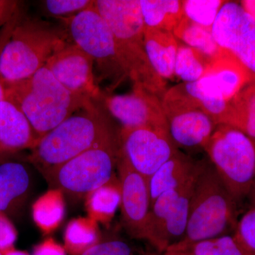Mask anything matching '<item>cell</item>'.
<instances>
[{
    "label": "cell",
    "mask_w": 255,
    "mask_h": 255,
    "mask_svg": "<svg viewBox=\"0 0 255 255\" xmlns=\"http://www.w3.org/2000/svg\"><path fill=\"white\" fill-rule=\"evenodd\" d=\"M30 184L29 174L22 164L6 162L0 165V214L24 195Z\"/></svg>",
    "instance_id": "22"
},
{
    "label": "cell",
    "mask_w": 255,
    "mask_h": 255,
    "mask_svg": "<svg viewBox=\"0 0 255 255\" xmlns=\"http://www.w3.org/2000/svg\"><path fill=\"white\" fill-rule=\"evenodd\" d=\"M64 210L61 191L52 189L33 204V220L44 233H50L59 226L63 219Z\"/></svg>",
    "instance_id": "27"
},
{
    "label": "cell",
    "mask_w": 255,
    "mask_h": 255,
    "mask_svg": "<svg viewBox=\"0 0 255 255\" xmlns=\"http://www.w3.org/2000/svg\"><path fill=\"white\" fill-rule=\"evenodd\" d=\"M225 125L241 130L255 144V83L245 87L230 102Z\"/></svg>",
    "instance_id": "21"
},
{
    "label": "cell",
    "mask_w": 255,
    "mask_h": 255,
    "mask_svg": "<svg viewBox=\"0 0 255 255\" xmlns=\"http://www.w3.org/2000/svg\"><path fill=\"white\" fill-rule=\"evenodd\" d=\"M68 38L65 28L23 14L0 55V80L11 85L29 78Z\"/></svg>",
    "instance_id": "4"
},
{
    "label": "cell",
    "mask_w": 255,
    "mask_h": 255,
    "mask_svg": "<svg viewBox=\"0 0 255 255\" xmlns=\"http://www.w3.org/2000/svg\"><path fill=\"white\" fill-rule=\"evenodd\" d=\"M145 27L173 33L184 17L180 0H140Z\"/></svg>",
    "instance_id": "20"
},
{
    "label": "cell",
    "mask_w": 255,
    "mask_h": 255,
    "mask_svg": "<svg viewBox=\"0 0 255 255\" xmlns=\"http://www.w3.org/2000/svg\"><path fill=\"white\" fill-rule=\"evenodd\" d=\"M169 135L178 149L204 150L217 126L184 92L180 84L162 96Z\"/></svg>",
    "instance_id": "10"
},
{
    "label": "cell",
    "mask_w": 255,
    "mask_h": 255,
    "mask_svg": "<svg viewBox=\"0 0 255 255\" xmlns=\"http://www.w3.org/2000/svg\"><path fill=\"white\" fill-rule=\"evenodd\" d=\"M240 4L255 20V0H244L241 1Z\"/></svg>",
    "instance_id": "38"
},
{
    "label": "cell",
    "mask_w": 255,
    "mask_h": 255,
    "mask_svg": "<svg viewBox=\"0 0 255 255\" xmlns=\"http://www.w3.org/2000/svg\"><path fill=\"white\" fill-rule=\"evenodd\" d=\"M117 169L124 227L132 238L145 240L151 204L148 179L134 170L121 154Z\"/></svg>",
    "instance_id": "14"
},
{
    "label": "cell",
    "mask_w": 255,
    "mask_h": 255,
    "mask_svg": "<svg viewBox=\"0 0 255 255\" xmlns=\"http://www.w3.org/2000/svg\"><path fill=\"white\" fill-rule=\"evenodd\" d=\"M8 94L26 115L38 140L95 102L69 91L45 66L29 78L9 85Z\"/></svg>",
    "instance_id": "3"
},
{
    "label": "cell",
    "mask_w": 255,
    "mask_h": 255,
    "mask_svg": "<svg viewBox=\"0 0 255 255\" xmlns=\"http://www.w3.org/2000/svg\"><path fill=\"white\" fill-rule=\"evenodd\" d=\"M180 85L184 92L203 112L211 117L216 126L226 124L229 112L230 102L218 100L206 95L198 88L195 82Z\"/></svg>",
    "instance_id": "29"
},
{
    "label": "cell",
    "mask_w": 255,
    "mask_h": 255,
    "mask_svg": "<svg viewBox=\"0 0 255 255\" xmlns=\"http://www.w3.org/2000/svg\"><path fill=\"white\" fill-rule=\"evenodd\" d=\"M233 236L247 255H255V208L238 220Z\"/></svg>",
    "instance_id": "32"
},
{
    "label": "cell",
    "mask_w": 255,
    "mask_h": 255,
    "mask_svg": "<svg viewBox=\"0 0 255 255\" xmlns=\"http://www.w3.org/2000/svg\"><path fill=\"white\" fill-rule=\"evenodd\" d=\"M119 132L93 102L40 138L28 159L46 174Z\"/></svg>",
    "instance_id": "2"
},
{
    "label": "cell",
    "mask_w": 255,
    "mask_h": 255,
    "mask_svg": "<svg viewBox=\"0 0 255 255\" xmlns=\"http://www.w3.org/2000/svg\"><path fill=\"white\" fill-rule=\"evenodd\" d=\"M65 249L70 255H80L99 243L96 221L89 219H77L69 223L65 232Z\"/></svg>",
    "instance_id": "28"
},
{
    "label": "cell",
    "mask_w": 255,
    "mask_h": 255,
    "mask_svg": "<svg viewBox=\"0 0 255 255\" xmlns=\"http://www.w3.org/2000/svg\"><path fill=\"white\" fill-rule=\"evenodd\" d=\"M211 61L201 52L179 42L174 76L184 83H194L204 76Z\"/></svg>",
    "instance_id": "26"
},
{
    "label": "cell",
    "mask_w": 255,
    "mask_h": 255,
    "mask_svg": "<svg viewBox=\"0 0 255 255\" xmlns=\"http://www.w3.org/2000/svg\"><path fill=\"white\" fill-rule=\"evenodd\" d=\"M23 14L24 13H23L22 7L20 6L9 22L6 23L4 26L0 28V55H1V52H2L5 45L9 41L11 33L14 31L15 26L17 24L18 21H19L20 18H21Z\"/></svg>",
    "instance_id": "36"
},
{
    "label": "cell",
    "mask_w": 255,
    "mask_h": 255,
    "mask_svg": "<svg viewBox=\"0 0 255 255\" xmlns=\"http://www.w3.org/2000/svg\"><path fill=\"white\" fill-rule=\"evenodd\" d=\"M1 253L4 255H29L27 253H24V252L16 251L14 248H11L9 251Z\"/></svg>",
    "instance_id": "41"
},
{
    "label": "cell",
    "mask_w": 255,
    "mask_h": 255,
    "mask_svg": "<svg viewBox=\"0 0 255 255\" xmlns=\"http://www.w3.org/2000/svg\"><path fill=\"white\" fill-rule=\"evenodd\" d=\"M20 6L18 1L0 0V28L9 22Z\"/></svg>",
    "instance_id": "37"
},
{
    "label": "cell",
    "mask_w": 255,
    "mask_h": 255,
    "mask_svg": "<svg viewBox=\"0 0 255 255\" xmlns=\"http://www.w3.org/2000/svg\"><path fill=\"white\" fill-rule=\"evenodd\" d=\"M33 255H66V251L54 240L48 238L35 247Z\"/></svg>",
    "instance_id": "35"
},
{
    "label": "cell",
    "mask_w": 255,
    "mask_h": 255,
    "mask_svg": "<svg viewBox=\"0 0 255 255\" xmlns=\"http://www.w3.org/2000/svg\"><path fill=\"white\" fill-rule=\"evenodd\" d=\"M173 33L184 44L201 52L211 60L217 58L223 51L215 41L211 29L202 27L184 16Z\"/></svg>",
    "instance_id": "24"
},
{
    "label": "cell",
    "mask_w": 255,
    "mask_h": 255,
    "mask_svg": "<svg viewBox=\"0 0 255 255\" xmlns=\"http://www.w3.org/2000/svg\"><path fill=\"white\" fill-rule=\"evenodd\" d=\"M213 36L220 48L234 55L255 83V20L239 3L226 1L217 15Z\"/></svg>",
    "instance_id": "12"
},
{
    "label": "cell",
    "mask_w": 255,
    "mask_h": 255,
    "mask_svg": "<svg viewBox=\"0 0 255 255\" xmlns=\"http://www.w3.org/2000/svg\"><path fill=\"white\" fill-rule=\"evenodd\" d=\"M195 84L206 95L230 102L243 89L252 84V79L241 62L223 49L210 63L204 76Z\"/></svg>",
    "instance_id": "16"
},
{
    "label": "cell",
    "mask_w": 255,
    "mask_h": 255,
    "mask_svg": "<svg viewBox=\"0 0 255 255\" xmlns=\"http://www.w3.org/2000/svg\"><path fill=\"white\" fill-rule=\"evenodd\" d=\"M8 84L4 83L0 80V102L6 98L8 93Z\"/></svg>",
    "instance_id": "40"
},
{
    "label": "cell",
    "mask_w": 255,
    "mask_h": 255,
    "mask_svg": "<svg viewBox=\"0 0 255 255\" xmlns=\"http://www.w3.org/2000/svg\"><path fill=\"white\" fill-rule=\"evenodd\" d=\"M248 199L251 204V208H255V177L248 194Z\"/></svg>",
    "instance_id": "39"
},
{
    "label": "cell",
    "mask_w": 255,
    "mask_h": 255,
    "mask_svg": "<svg viewBox=\"0 0 255 255\" xmlns=\"http://www.w3.org/2000/svg\"><path fill=\"white\" fill-rule=\"evenodd\" d=\"M238 205L209 159H201L185 235L178 243H193L229 235L237 226Z\"/></svg>",
    "instance_id": "5"
},
{
    "label": "cell",
    "mask_w": 255,
    "mask_h": 255,
    "mask_svg": "<svg viewBox=\"0 0 255 255\" xmlns=\"http://www.w3.org/2000/svg\"><path fill=\"white\" fill-rule=\"evenodd\" d=\"M38 141L29 121L7 93L0 102V153L31 150Z\"/></svg>",
    "instance_id": "17"
},
{
    "label": "cell",
    "mask_w": 255,
    "mask_h": 255,
    "mask_svg": "<svg viewBox=\"0 0 255 255\" xmlns=\"http://www.w3.org/2000/svg\"><path fill=\"white\" fill-rule=\"evenodd\" d=\"M63 21L72 42L93 59L97 84L107 80L110 82L109 89L113 90L128 78L117 53L113 33L94 5Z\"/></svg>",
    "instance_id": "8"
},
{
    "label": "cell",
    "mask_w": 255,
    "mask_h": 255,
    "mask_svg": "<svg viewBox=\"0 0 255 255\" xmlns=\"http://www.w3.org/2000/svg\"><path fill=\"white\" fill-rule=\"evenodd\" d=\"M92 0H46L41 3V9L51 17L67 19L93 6Z\"/></svg>",
    "instance_id": "31"
},
{
    "label": "cell",
    "mask_w": 255,
    "mask_h": 255,
    "mask_svg": "<svg viewBox=\"0 0 255 255\" xmlns=\"http://www.w3.org/2000/svg\"><path fill=\"white\" fill-rule=\"evenodd\" d=\"M0 255H4L2 254V253H1V252H0Z\"/></svg>",
    "instance_id": "44"
},
{
    "label": "cell",
    "mask_w": 255,
    "mask_h": 255,
    "mask_svg": "<svg viewBox=\"0 0 255 255\" xmlns=\"http://www.w3.org/2000/svg\"><path fill=\"white\" fill-rule=\"evenodd\" d=\"M16 229L3 214H0V252L4 253L14 248L16 240Z\"/></svg>",
    "instance_id": "34"
},
{
    "label": "cell",
    "mask_w": 255,
    "mask_h": 255,
    "mask_svg": "<svg viewBox=\"0 0 255 255\" xmlns=\"http://www.w3.org/2000/svg\"><path fill=\"white\" fill-rule=\"evenodd\" d=\"M80 255H135L132 248L122 240L99 242Z\"/></svg>",
    "instance_id": "33"
},
{
    "label": "cell",
    "mask_w": 255,
    "mask_h": 255,
    "mask_svg": "<svg viewBox=\"0 0 255 255\" xmlns=\"http://www.w3.org/2000/svg\"><path fill=\"white\" fill-rule=\"evenodd\" d=\"M223 0H185L182 1L184 16L193 22L211 29L223 4Z\"/></svg>",
    "instance_id": "30"
},
{
    "label": "cell",
    "mask_w": 255,
    "mask_h": 255,
    "mask_svg": "<svg viewBox=\"0 0 255 255\" xmlns=\"http://www.w3.org/2000/svg\"><path fill=\"white\" fill-rule=\"evenodd\" d=\"M142 255H147V253H146V254Z\"/></svg>",
    "instance_id": "45"
},
{
    "label": "cell",
    "mask_w": 255,
    "mask_h": 255,
    "mask_svg": "<svg viewBox=\"0 0 255 255\" xmlns=\"http://www.w3.org/2000/svg\"><path fill=\"white\" fill-rule=\"evenodd\" d=\"M198 161L178 150L148 179L151 204L166 191L188 180L195 172Z\"/></svg>",
    "instance_id": "19"
},
{
    "label": "cell",
    "mask_w": 255,
    "mask_h": 255,
    "mask_svg": "<svg viewBox=\"0 0 255 255\" xmlns=\"http://www.w3.org/2000/svg\"><path fill=\"white\" fill-rule=\"evenodd\" d=\"M45 67L69 91L93 101L100 99L102 92L96 82L94 60L73 42L55 52Z\"/></svg>",
    "instance_id": "15"
},
{
    "label": "cell",
    "mask_w": 255,
    "mask_h": 255,
    "mask_svg": "<svg viewBox=\"0 0 255 255\" xmlns=\"http://www.w3.org/2000/svg\"><path fill=\"white\" fill-rule=\"evenodd\" d=\"M200 160L195 172L185 182L166 191L150 206L145 241L160 253H164L185 235L191 196Z\"/></svg>",
    "instance_id": "9"
},
{
    "label": "cell",
    "mask_w": 255,
    "mask_h": 255,
    "mask_svg": "<svg viewBox=\"0 0 255 255\" xmlns=\"http://www.w3.org/2000/svg\"><path fill=\"white\" fill-rule=\"evenodd\" d=\"M147 255H157L155 254V253H147Z\"/></svg>",
    "instance_id": "43"
},
{
    "label": "cell",
    "mask_w": 255,
    "mask_h": 255,
    "mask_svg": "<svg viewBox=\"0 0 255 255\" xmlns=\"http://www.w3.org/2000/svg\"><path fill=\"white\" fill-rule=\"evenodd\" d=\"M204 151L238 204L248 198L255 177L254 142L236 128L221 124Z\"/></svg>",
    "instance_id": "6"
},
{
    "label": "cell",
    "mask_w": 255,
    "mask_h": 255,
    "mask_svg": "<svg viewBox=\"0 0 255 255\" xmlns=\"http://www.w3.org/2000/svg\"><path fill=\"white\" fill-rule=\"evenodd\" d=\"M94 6L110 26L119 58L133 85L162 99L167 91L166 82L146 53L140 0H97Z\"/></svg>",
    "instance_id": "1"
},
{
    "label": "cell",
    "mask_w": 255,
    "mask_h": 255,
    "mask_svg": "<svg viewBox=\"0 0 255 255\" xmlns=\"http://www.w3.org/2000/svg\"><path fill=\"white\" fill-rule=\"evenodd\" d=\"M163 255H188L182 252L177 251H172V250H167V251L164 252Z\"/></svg>",
    "instance_id": "42"
},
{
    "label": "cell",
    "mask_w": 255,
    "mask_h": 255,
    "mask_svg": "<svg viewBox=\"0 0 255 255\" xmlns=\"http://www.w3.org/2000/svg\"><path fill=\"white\" fill-rule=\"evenodd\" d=\"M120 154L119 132L45 174L53 189L87 196L114 179Z\"/></svg>",
    "instance_id": "7"
},
{
    "label": "cell",
    "mask_w": 255,
    "mask_h": 255,
    "mask_svg": "<svg viewBox=\"0 0 255 255\" xmlns=\"http://www.w3.org/2000/svg\"><path fill=\"white\" fill-rule=\"evenodd\" d=\"M167 250L182 252L188 255H247L233 235L193 243H177Z\"/></svg>",
    "instance_id": "25"
},
{
    "label": "cell",
    "mask_w": 255,
    "mask_h": 255,
    "mask_svg": "<svg viewBox=\"0 0 255 255\" xmlns=\"http://www.w3.org/2000/svg\"><path fill=\"white\" fill-rule=\"evenodd\" d=\"M119 140L121 155L147 179L179 150L169 131L151 127L122 128Z\"/></svg>",
    "instance_id": "11"
},
{
    "label": "cell",
    "mask_w": 255,
    "mask_h": 255,
    "mask_svg": "<svg viewBox=\"0 0 255 255\" xmlns=\"http://www.w3.org/2000/svg\"><path fill=\"white\" fill-rule=\"evenodd\" d=\"M144 44L152 68L161 78H174V65L179 41L172 32L145 27Z\"/></svg>",
    "instance_id": "18"
},
{
    "label": "cell",
    "mask_w": 255,
    "mask_h": 255,
    "mask_svg": "<svg viewBox=\"0 0 255 255\" xmlns=\"http://www.w3.org/2000/svg\"><path fill=\"white\" fill-rule=\"evenodd\" d=\"M120 205V183L115 177L87 196L90 218L96 222L108 223Z\"/></svg>",
    "instance_id": "23"
},
{
    "label": "cell",
    "mask_w": 255,
    "mask_h": 255,
    "mask_svg": "<svg viewBox=\"0 0 255 255\" xmlns=\"http://www.w3.org/2000/svg\"><path fill=\"white\" fill-rule=\"evenodd\" d=\"M99 100L122 128L151 127L169 131L162 100L141 87L133 85L132 92L125 95L102 93Z\"/></svg>",
    "instance_id": "13"
}]
</instances>
